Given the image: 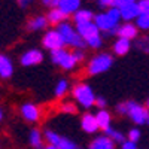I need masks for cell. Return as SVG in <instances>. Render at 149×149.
Segmentation results:
<instances>
[{
  "instance_id": "6da1fadb",
  "label": "cell",
  "mask_w": 149,
  "mask_h": 149,
  "mask_svg": "<svg viewBox=\"0 0 149 149\" xmlns=\"http://www.w3.org/2000/svg\"><path fill=\"white\" fill-rule=\"evenodd\" d=\"M84 58H85L84 49H73V51H69L66 48H61V49H57V51L51 52L52 64L58 66L61 70H66V72L73 70L79 63H82Z\"/></svg>"
},
{
  "instance_id": "7a4b0ae2",
  "label": "cell",
  "mask_w": 149,
  "mask_h": 149,
  "mask_svg": "<svg viewBox=\"0 0 149 149\" xmlns=\"http://www.w3.org/2000/svg\"><path fill=\"white\" fill-rule=\"evenodd\" d=\"M116 113L121 116H128L131 122H134L136 125H143V124L148 122L149 109L143 104H139L134 100H127L116 104Z\"/></svg>"
},
{
  "instance_id": "3957f363",
  "label": "cell",
  "mask_w": 149,
  "mask_h": 149,
  "mask_svg": "<svg viewBox=\"0 0 149 149\" xmlns=\"http://www.w3.org/2000/svg\"><path fill=\"white\" fill-rule=\"evenodd\" d=\"M72 97L76 102V104L82 106L84 109H91L95 106V93L91 88L90 84L86 82H78L73 85L72 88Z\"/></svg>"
},
{
  "instance_id": "277c9868",
  "label": "cell",
  "mask_w": 149,
  "mask_h": 149,
  "mask_svg": "<svg viewBox=\"0 0 149 149\" xmlns=\"http://www.w3.org/2000/svg\"><path fill=\"white\" fill-rule=\"evenodd\" d=\"M112 64H113V57L109 52H98L94 57H91V60L86 64V74L88 76H97V74H102L104 72H107Z\"/></svg>"
},
{
  "instance_id": "5b68a950",
  "label": "cell",
  "mask_w": 149,
  "mask_h": 149,
  "mask_svg": "<svg viewBox=\"0 0 149 149\" xmlns=\"http://www.w3.org/2000/svg\"><path fill=\"white\" fill-rule=\"evenodd\" d=\"M55 29L60 31L61 37H63V40L66 43V46H70L73 49H85V46H86L85 40L82 39V36L78 33L76 27H73L69 21L60 24V26L55 27Z\"/></svg>"
},
{
  "instance_id": "8992f818",
  "label": "cell",
  "mask_w": 149,
  "mask_h": 149,
  "mask_svg": "<svg viewBox=\"0 0 149 149\" xmlns=\"http://www.w3.org/2000/svg\"><path fill=\"white\" fill-rule=\"evenodd\" d=\"M94 22L98 27V30L102 31L103 37H110V36H116V30L119 22H116L112 18L107 12H100V14H95L94 17Z\"/></svg>"
},
{
  "instance_id": "52a82bcc",
  "label": "cell",
  "mask_w": 149,
  "mask_h": 149,
  "mask_svg": "<svg viewBox=\"0 0 149 149\" xmlns=\"http://www.w3.org/2000/svg\"><path fill=\"white\" fill-rule=\"evenodd\" d=\"M42 45L49 52L57 51V49H61V48H66V43H64L63 37H61V34L57 29H49L43 33Z\"/></svg>"
},
{
  "instance_id": "ba28073f",
  "label": "cell",
  "mask_w": 149,
  "mask_h": 149,
  "mask_svg": "<svg viewBox=\"0 0 149 149\" xmlns=\"http://www.w3.org/2000/svg\"><path fill=\"white\" fill-rule=\"evenodd\" d=\"M19 115L22 116V119L26 122L36 124V122H39L40 118H42V110L36 103L27 102V103H22L19 106Z\"/></svg>"
},
{
  "instance_id": "9c48e42d",
  "label": "cell",
  "mask_w": 149,
  "mask_h": 149,
  "mask_svg": "<svg viewBox=\"0 0 149 149\" xmlns=\"http://www.w3.org/2000/svg\"><path fill=\"white\" fill-rule=\"evenodd\" d=\"M43 61V52L37 48H31V49H27L24 51L19 57V64L24 66V67H33V66H37Z\"/></svg>"
},
{
  "instance_id": "30bf717a",
  "label": "cell",
  "mask_w": 149,
  "mask_h": 149,
  "mask_svg": "<svg viewBox=\"0 0 149 149\" xmlns=\"http://www.w3.org/2000/svg\"><path fill=\"white\" fill-rule=\"evenodd\" d=\"M76 30H78V33L82 36V39L85 40V43H86V42H90L91 39H94V37L102 36V31L98 30V27L95 26V22H94V21L78 24V26H76Z\"/></svg>"
},
{
  "instance_id": "8fae6325",
  "label": "cell",
  "mask_w": 149,
  "mask_h": 149,
  "mask_svg": "<svg viewBox=\"0 0 149 149\" xmlns=\"http://www.w3.org/2000/svg\"><path fill=\"white\" fill-rule=\"evenodd\" d=\"M116 37L127 40H136L139 37V29L134 22H121L116 30Z\"/></svg>"
},
{
  "instance_id": "7c38bea8",
  "label": "cell",
  "mask_w": 149,
  "mask_h": 149,
  "mask_svg": "<svg viewBox=\"0 0 149 149\" xmlns=\"http://www.w3.org/2000/svg\"><path fill=\"white\" fill-rule=\"evenodd\" d=\"M81 128L86 134H95L98 130H100L98 122H97V118H95V113L85 112V113L81 116Z\"/></svg>"
},
{
  "instance_id": "4fadbf2b",
  "label": "cell",
  "mask_w": 149,
  "mask_h": 149,
  "mask_svg": "<svg viewBox=\"0 0 149 149\" xmlns=\"http://www.w3.org/2000/svg\"><path fill=\"white\" fill-rule=\"evenodd\" d=\"M121 12V19L122 22H133L139 18L140 15V8L137 5V2L134 3H128V5H124L119 8Z\"/></svg>"
},
{
  "instance_id": "5bb4252c",
  "label": "cell",
  "mask_w": 149,
  "mask_h": 149,
  "mask_svg": "<svg viewBox=\"0 0 149 149\" xmlns=\"http://www.w3.org/2000/svg\"><path fill=\"white\" fill-rule=\"evenodd\" d=\"M14 72H15V67H14L12 58L6 54H0V79L3 81L10 79L14 76Z\"/></svg>"
},
{
  "instance_id": "9a60e30c",
  "label": "cell",
  "mask_w": 149,
  "mask_h": 149,
  "mask_svg": "<svg viewBox=\"0 0 149 149\" xmlns=\"http://www.w3.org/2000/svg\"><path fill=\"white\" fill-rule=\"evenodd\" d=\"M115 142L112 140L109 136L102 134V136H95V137L88 143L86 149H115Z\"/></svg>"
},
{
  "instance_id": "2e32d148",
  "label": "cell",
  "mask_w": 149,
  "mask_h": 149,
  "mask_svg": "<svg viewBox=\"0 0 149 149\" xmlns=\"http://www.w3.org/2000/svg\"><path fill=\"white\" fill-rule=\"evenodd\" d=\"M48 26H49V24H48L46 15H34V17L29 18V21H27V24H26L27 30H29V31H33V33L42 31V30H45Z\"/></svg>"
},
{
  "instance_id": "e0dca14e",
  "label": "cell",
  "mask_w": 149,
  "mask_h": 149,
  "mask_svg": "<svg viewBox=\"0 0 149 149\" xmlns=\"http://www.w3.org/2000/svg\"><path fill=\"white\" fill-rule=\"evenodd\" d=\"M67 18H69V17H67V15H66L64 12L60 9V8L49 9V10H48V14H46L48 24H49V26H54V29H55V27H58L60 24L66 22V21H67Z\"/></svg>"
},
{
  "instance_id": "ac0fdd59",
  "label": "cell",
  "mask_w": 149,
  "mask_h": 149,
  "mask_svg": "<svg viewBox=\"0 0 149 149\" xmlns=\"http://www.w3.org/2000/svg\"><path fill=\"white\" fill-rule=\"evenodd\" d=\"M43 142H45L43 133L39 128H31L29 131V145L33 149H43V146H45Z\"/></svg>"
},
{
  "instance_id": "d6986e66",
  "label": "cell",
  "mask_w": 149,
  "mask_h": 149,
  "mask_svg": "<svg viewBox=\"0 0 149 149\" xmlns=\"http://www.w3.org/2000/svg\"><path fill=\"white\" fill-rule=\"evenodd\" d=\"M81 5H82V0H60L58 8L63 10L67 17H70L74 12H78L81 9Z\"/></svg>"
},
{
  "instance_id": "ffe728a7",
  "label": "cell",
  "mask_w": 149,
  "mask_h": 149,
  "mask_svg": "<svg viewBox=\"0 0 149 149\" xmlns=\"http://www.w3.org/2000/svg\"><path fill=\"white\" fill-rule=\"evenodd\" d=\"M94 17H95V14H94L93 10H90V9H84V8H81L78 12H74V14L72 15L74 26H78V24H82V22L94 21Z\"/></svg>"
},
{
  "instance_id": "44dd1931",
  "label": "cell",
  "mask_w": 149,
  "mask_h": 149,
  "mask_svg": "<svg viewBox=\"0 0 149 149\" xmlns=\"http://www.w3.org/2000/svg\"><path fill=\"white\" fill-rule=\"evenodd\" d=\"M112 49H113L115 55H127L130 52L131 49V40H127V39H121V37H118V39L112 43Z\"/></svg>"
},
{
  "instance_id": "7402d4cb",
  "label": "cell",
  "mask_w": 149,
  "mask_h": 149,
  "mask_svg": "<svg viewBox=\"0 0 149 149\" xmlns=\"http://www.w3.org/2000/svg\"><path fill=\"white\" fill-rule=\"evenodd\" d=\"M95 118H97V122H98V127L100 130H103V133L112 127V115L110 112L106 110V109H100L95 113Z\"/></svg>"
},
{
  "instance_id": "603a6c76",
  "label": "cell",
  "mask_w": 149,
  "mask_h": 149,
  "mask_svg": "<svg viewBox=\"0 0 149 149\" xmlns=\"http://www.w3.org/2000/svg\"><path fill=\"white\" fill-rule=\"evenodd\" d=\"M69 91H70V82L67 79H60L54 88V95L57 98H63Z\"/></svg>"
},
{
  "instance_id": "cb8c5ba5",
  "label": "cell",
  "mask_w": 149,
  "mask_h": 149,
  "mask_svg": "<svg viewBox=\"0 0 149 149\" xmlns=\"http://www.w3.org/2000/svg\"><path fill=\"white\" fill-rule=\"evenodd\" d=\"M104 134L106 136H109V137L112 139V140H113L115 143H118V145H122L124 142H125L127 140V136L125 134H124L122 131H119V130H115V128H107L106 131H104Z\"/></svg>"
},
{
  "instance_id": "d4e9b609",
  "label": "cell",
  "mask_w": 149,
  "mask_h": 149,
  "mask_svg": "<svg viewBox=\"0 0 149 149\" xmlns=\"http://www.w3.org/2000/svg\"><path fill=\"white\" fill-rule=\"evenodd\" d=\"M43 137H45V142L48 143V145H54V146H57L58 143H60V140H61V137L63 136H60L57 131H54V130H45L43 131Z\"/></svg>"
},
{
  "instance_id": "484cf974",
  "label": "cell",
  "mask_w": 149,
  "mask_h": 149,
  "mask_svg": "<svg viewBox=\"0 0 149 149\" xmlns=\"http://www.w3.org/2000/svg\"><path fill=\"white\" fill-rule=\"evenodd\" d=\"M136 48L142 51L143 54H149V34L140 36L136 39Z\"/></svg>"
},
{
  "instance_id": "4316f807",
  "label": "cell",
  "mask_w": 149,
  "mask_h": 149,
  "mask_svg": "<svg viewBox=\"0 0 149 149\" xmlns=\"http://www.w3.org/2000/svg\"><path fill=\"white\" fill-rule=\"evenodd\" d=\"M140 31H149V14H140L139 18L134 21Z\"/></svg>"
},
{
  "instance_id": "83f0119b",
  "label": "cell",
  "mask_w": 149,
  "mask_h": 149,
  "mask_svg": "<svg viewBox=\"0 0 149 149\" xmlns=\"http://www.w3.org/2000/svg\"><path fill=\"white\" fill-rule=\"evenodd\" d=\"M57 148H58V149H82L76 142H73V140L69 139V137H61V140H60V143L57 145Z\"/></svg>"
},
{
  "instance_id": "f1b7e54d",
  "label": "cell",
  "mask_w": 149,
  "mask_h": 149,
  "mask_svg": "<svg viewBox=\"0 0 149 149\" xmlns=\"http://www.w3.org/2000/svg\"><path fill=\"white\" fill-rule=\"evenodd\" d=\"M60 110L63 113H69V115H73L78 112V104L76 102H64L63 104L60 106Z\"/></svg>"
},
{
  "instance_id": "f546056e",
  "label": "cell",
  "mask_w": 149,
  "mask_h": 149,
  "mask_svg": "<svg viewBox=\"0 0 149 149\" xmlns=\"http://www.w3.org/2000/svg\"><path fill=\"white\" fill-rule=\"evenodd\" d=\"M140 137H142V131L137 128V127H134V128H131L128 133H127V139L130 140V142H134V143H137L139 140H140Z\"/></svg>"
},
{
  "instance_id": "4dcf8cb0",
  "label": "cell",
  "mask_w": 149,
  "mask_h": 149,
  "mask_svg": "<svg viewBox=\"0 0 149 149\" xmlns=\"http://www.w3.org/2000/svg\"><path fill=\"white\" fill-rule=\"evenodd\" d=\"M106 12H107V14L112 17V18H113L116 22H119L121 24V12H119V8L118 6H110V8H107L106 9Z\"/></svg>"
},
{
  "instance_id": "1f68e13d",
  "label": "cell",
  "mask_w": 149,
  "mask_h": 149,
  "mask_svg": "<svg viewBox=\"0 0 149 149\" xmlns=\"http://www.w3.org/2000/svg\"><path fill=\"white\" fill-rule=\"evenodd\" d=\"M86 46L91 48V49H100L103 46V36H98V37H94L90 42H86Z\"/></svg>"
},
{
  "instance_id": "d6a6232c",
  "label": "cell",
  "mask_w": 149,
  "mask_h": 149,
  "mask_svg": "<svg viewBox=\"0 0 149 149\" xmlns=\"http://www.w3.org/2000/svg\"><path fill=\"white\" fill-rule=\"evenodd\" d=\"M140 14H149V0H137Z\"/></svg>"
},
{
  "instance_id": "836d02e7",
  "label": "cell",
  "mask_w": 149,
  "mask_h": 149,
  "mask_svg": "<svg viewBox=\"0 0 149 149\" xmlns=\"http://www.w3.org/2000/svg\"><path fill=\"white\" fill-rule=\"evenodd\" d=\"M42 5L46 6L48 9H54V8H58L60 5V0H40Z\"/></svg>"
},
{
  "instance_id": "e575fe53",
  "label": "cell",
  "mask_w": 149,
  "mask_h": 149,
  "mask_svg": "<svg viewBox=\"0 0 149 149\" xmlns=\"http://www.w3.org/2000/svg\"><path fill=\"white\" fill-rule=\"evenodd\" d=\"M106 106H107L106 98L97 95V98H95V107H98V109H106Z\"/></svg>"
},
{
  "instance_id": "d590c367",
  "label": "cell",
  "mask_w": 149,
  "mask_h": 149,
  "mask_svg": "<svg viewBox=\"0 0 149 149\" xmlns=\"http://www.w3.org/2000/svg\"><path fill=\"white\" fill-rule=\"evenodd\" d=\"M121 149H139L137 146H136V143L134 142H130L128 139L124 142L122 145H121Z\"/></svg>"
},
{
  "instance_id": "8d00e7d4",
  "label": "cell",
  "mask_w": 149,
  "mask_h": 149,
  "mask_svg": "<svg viewBox=\"0 0 149 149\" xmlns=\"http://www.w3.org/2000/svg\"><path fill=\"white\" fill-rule=\"evenodd\" d=\"M97 2L102 8H110V6H113L115 0H97Z\"/></svg>"
},
{
  "instance_id": "74e56055",
  "label": "cell",
  "mask_w": 149,
  "mask_h": 149,
  "mask_svg": "<svg viewBox=\"0 0 149 149\" xmlns=\"http://www.w3.org/2000/svg\"><path fill=\"white\" fill-rule=\"evenodd\" d=\"M134 2H137V0H115L113 6H118V8H121V6H124V5H128V3H134Z\"/></svg>"
},
{
  "instance_id": "f35d334b",
  "label": "cell",
  "mask_w": 149,
  "mask_h": 149,
  "mask_svg": "<svg viewBox=\"0 0 149 149\" xmlns=\"http://www.w3.org/2000/svg\"><path fill=\"white\" fill-rule=\"evenodd\" d=\"M15 2L19 5V8H27L31 2H34V0H15Z\"/></svg>"
},
{
  "instance_id": "ab89813d",
  "label": "cell",
  "mask_w": 149,
  "mask_h": 149,
  "mask_svg": "<svg viewBox=\"0 0 149 149\" xmlns=\"http://www.w3.org/2000/svg\"><path fill=\"white\" fill-rule=\"evenodd\" d=\"M5 119V110L2 109V107H0V122H2Z\"/></svg>"
},
{
  "instance_id": "60d3db41",
  "label": "cell",
  "mask_w": 149,
  "mask_h": 149,
  "mask_svg": "<svg viewBox=\"0 0 149 149\" xmlns=\"http://www.w3.org/2000/svg\"><path fill=\"white\" fill-rule=\"evenodd\" d=\"M43 149H58V148L54 146V145H48V143H46V145L43 146Z\"/></svg>"
},
{
  "instance_id": "b9f144b4",
  "label": "cell",
  "mask_w": 149,
  "mask_h": 149,
  "mask_svg": "<svg viewBox=\"0 0 149 149\" xmlns=\"http://www.w3.org/2000/svg\"><path fill=\"white\" fill-rule=\"evenodd\" d=\"M146 107L149 109V98H148V102H146Z\"/></svg>"
},
{
  "instance_id": "7bdbcfd3",
  "label": "cell",
  "mask_w": 149,
  "mask_h": 149,
  "mask_svg": "<svg viewBox=\"0 0 149 149\" xmlns=\"http://www.w3.org/2000/svg\"><path fill=\"white\" fill-rule=\"evenodd\" d=\"M146 124H148V125H149V118H148V122H146Z\"/></svg>"
},
{
  "instance_id": "ee69618b",
  "label": "cell",
  "mask_w": 149,
  "mask_h": 149,
  "mask_svg": "<svg viewBox=\"0 0 149 149\" xmlns=\"http://www.w3.org/2000/svg\"><path fill=\"white\" fill-rule=\"evenodd\" d=\"M0 149H2V148H0Z\"/></svg>"
}]
</instances>
